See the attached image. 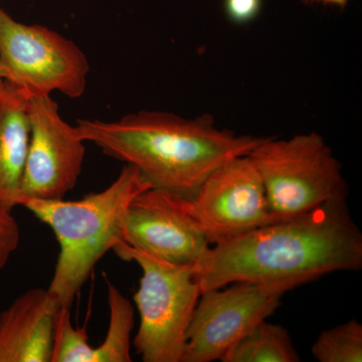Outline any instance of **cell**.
<instances>
[{"label":"cell","mask_w":362,"mask_h":362,"mask_svg":"<svg viewBox=\"0 0 362 362\" xmlns=\"http://www.w3.org/2000/svg\"><path fill=\"white\" fill-rule=\"evenodd\" d=\"M223 7L228 20L237 25H247L258 18L263 0H225Z\"/></svg>","instance_id":"cell-18"},{"label":"cell","mask_w":362,"mask_h":362,"mask_svg":"<svg viewBox=\"0 0 362 362\" xmlns=\"http://www.w3.org/2000/svg\"><path fill=\"white\" fill-rule=\"evenodd\" d=\"M289 332L282 325L262 321L226 352L223 362H299Z\"/></svg>","instance_id":"cell-13"},{"label":"cell","mask_w":362,"mask_h":362,"mask_svg":"<svg viewBox=\"0 0 362 362\" xmlns=\"http://www.w3.org/2000/svg\"><path fill=\"white\" fill-rule=\"evenodd\" d=\"M6 81L7 71L6 70V68H4V65H2L1 63H0V90H1L2 87H4V84H6Z\"/></svg>","instance_id":"cell-20"},{"label":"cell","mask_w":362,"mask_h":362,"mask_svg":"<svg viewBox=\"0 0 362 362\" xmlns=\"http://www.w3.org/2000/svg\"><path fill=\"white\" fill-rule=\"evenodd\" d=\"M151 187L132 165L125 164L106 189L78 201L30 199L23 206L52 228L59 246L47 292L59 307L71 308L95 266L123 242L124 221L131 202Z\"/></svg>","instance_id":"cell-3"},{"label":"cell","mask_w":362,"mask_h":362,"mask_svg":"<svg viewBox=\"0 0 362 362\" xmlns=\"http://www.w3.org/2000/svg\"><path fill=\"white\" fill-rule=\"evenodd\" d=\"M30 139L20 202L61 199L75 187L84 163L85 141L64 120L51 96L28 97Z\"/></svg>","instance_id":"cell-8"},{"label":"cell","mask_w":362,"mask_h":362,"mask_svg":"<svg viewBox=\"0 0 362 362\" xmlns=\"http://www.w3.org/2000/svg\"><path fill=\"white\" fill-rule=\"evenodd\" d=\"M76 126L85 142L134 166L150 187L188 199L216 169L249 156L262 139L221 129L209 114L187 119L139 111L116 121L80 119Z\"/></svg>","instance_id":"cell-2"},{"label":"cell","mask_w":362,"mask_h":362,"mask_svg":"<svg viewBox=\"0 0 362 362\" xmlns=\"http://www.w3.org/2000/svg\"><path fill=\"white\" fill-rule=\"evenodd\" d=\"M303 1L309 2V4H322L325 6H337L343 9L347 6L349 0H303Z\"/></svg>","instance_id":"cell-19"},{"label":"cell","mask_w":362,"mask_h":362,"mask_svg":"<svg viewBox=\"0 0 362 362\" xmlns=\"http://www.w3.org/2000/svg\"><path fill=\"white\" fill-rule=\"evenodd\" d=\"M11 211L0 206V270L6 267L20 245V226Z\"/></svg>","instance_id":"cell-17"},{"label":"cell","mask_w":362,"mask_h":362,"mask_svg":"<svg viewBox=\"0 0 362 362\" xmlns=\"http://www.w3.org/2000/svg\"><path fill=\"white\" fill-rule=\"evenodd\" d=\"M247 156L258 170L276 223L347 197L341 164L318 133L262 138Z\"/></svg>","instance_id":"cell-4"},{"label":"cell","mask_w":362,"mask_h":362,"mask_svg":"<svg viewBox=\"0 0 362 362\" xmlns=\"http://www.w3.org/2000/svg\"><path fill=\"white\" fill-rule=\"evenodd\" d=\"M188 207L211 247L276 223L258 170L247 156L230 159L211 173L188 199Z\"/></svg>","instance_id":"cell-9"},{"label":"cell","mask_w":362,"mask_h":362,"mask_svg":"<svg viewBox=\"0 0 362 362\" xmlns=\"http://www.w3.org/2000/svg\"><path fill=\"white\" fill-rule=\"evenodd\" d=\"M123 242L177 265L195 266L211 249L204 228L190 213L188 199L149 187L131 202Z\"/></svg>","instance_id":"cell-10"},{"label":"cell","mask_w":362,"mask_h":362,"mask_svg":"<svg viewBox=\"0 0 362 362\" xmlns=\"http://www.w3.org/2000/svg\"><path fill=\"white\" fill-rule=\"evenodd\" d=\"M283 295L246 281L202 292L181 362L221 361L255 326L273 315Z\"/></svg>","instance_id":"cell-7"},{"label":"cell","mask_w":362,"mask_h":362,"mask_svg":"<svg viewBox=\"0 0 362 362\" xmlns=\"http://www.w3.org/2000/svg\"><path fill=\"white\" fill-rule=\"evenodd\" d=\"M93 349L85 329L75 328L71 324L70 308L59 307L52 362H92Z\"/></svg>","instance_id":"cell-16"},{"label":"cell","mask_w":362,"mask_h":362,"mask_svg":"<svg viewBox=\"0 0 362 362\" xmlns=\"http://www.w3.org/2000/svg\"><path fill=\"white\" fill-rule=\"evenodd\" d=\"M0 9H1V8H0Z\"/></svg>","instance_id":"cell-21"},{"label":"cell","mask_w":362,"mask_h":362,"mask_svg":"<svg viewBox=\"0 0 362 362\" xmlns=\"http://www.w3.org/2000/svg\"><path fill=\"white\" fill-rule=\"evenodd\" d=\"M319 362H361L362 325L356 319L323 331L312 347Z\"/></svg>","instance_id":"cell-15"},{"label":"cell","mask_w":362,"mask_h":362,"mask_svg":"<svg viewBox=\"0 0 362 362\" xmlns=\"http://www.w3.org/2000/svg\"><path fill=\"white\" fill-rule=\"evenodd\" d=\"M30 139L28 96L6 81L0 90V206L6 209L20 202Z\"/></svg>","instance_id":"cell-12"},{"label":"cell","mask_w":362,"mask_h":362,"mask_svg":"<svg viewBox=\"0 0 362 362\" xmlns=\"http://www.w3.org/2000/svg\"><path fill=\"white\" fill-rule=\"evenodd\" d=\"M362 268V233L346 197L211 247L194 266L201 291L257 283L285 294L327 274Z\"/></svg>","instance_id":"cell-1"},{"label":"cell","mask_w":362,"mask_h":362,"mask_svg":"<svg viewBox=\"0 0 362 362\" xmlns=\"http://www.w3.org/2000/svg\"><path fill=\"white\" fill-rule=\"evenodd\" d=\"M0 63L28 97L83 96L89 62L75 42L45 26L25 25L0 9Z\"/></svg>","instance_id":"cell-6"},{"label":"cell","mask_w":362,"mask_h":362,"mask_svg":"<svg viewBox=\"0 0 362 362\" xmlns=\"http://www.w3.org/2000/svg\"><path fill=\"white\" fill-rule=\"evenodd\" d=\"M108 331L103 343L93 349L92 362H130L134 309L129 300L114 285L108 286Z\"/></svg>","instance_id":"cell-14"},{"label":"cell","mask_w":362,"mask_h":362,"mask_svg":"<svg viewBox=\"0 0 362 362\" xmlns=\"http://www.w3.org/2000/svg\"><path fill=\"white\" fill-rule=\"evenodd\" d=\"M112 250L142 270L134 295L140 315L133 340L136 352L144 362H181L187 328L202 294L194 266L169 263L124 242Z\"/></svg>","instance_id":"cell-5"},{"label":"cell","mask_w":362,"mask_h":362,"mask_svg":"<svg viewBox=\"0 0 362 362\" xmlns=\"http://www.w3.org/2000/svg\"><path fill=\"white\" fill-rule=\"evenodd\" d=\"M59 306L47 290H28L0 314V362H52Z\"/></svg>","instance_id":"cell-11"}]
</instances>
